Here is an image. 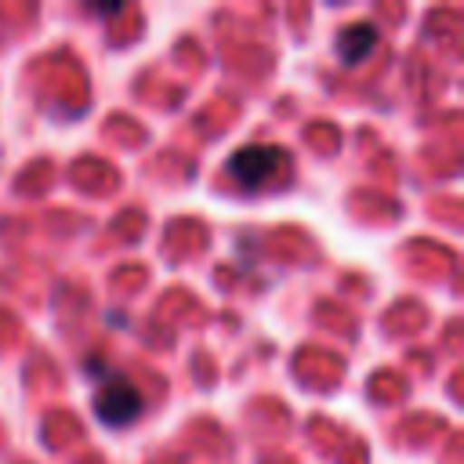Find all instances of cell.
I'll list each match as a JSON object with an SVG mask.
<instances>
[{
  "instance_id": "cell-1",
  "label": "cell",
  "mask_w": 464,
  "mask_h": 464,
  "mask_svg": "<svg viewBox=\"0 0 464 464\" xmlns=\"http://www.w3.org/2000/svg\"><path fill=\"white\" fill-rule=\"evenodd\" d=\"M283 163H286V152L276 145H243L228 160V174L243 188H261L283 170Z\"/></svg>"
},
{
  "instance_id": "cell-2",
  "label": "cell",
  "mask_w": 464,
  "mask_h": 464,
  "mask_svg": "<svg viewBox=\"0 0 464 464\" xmlns=\"http://www.w3.org/2000/svg\"><path fill=\"white\" fill-rule=\"evenodd\" d=\"M94 413H98L102 424L123 428V424H130V420L141 413V392H138L130 381L112 377V381L94 395Z\"/></svg>"
},
{
  "instance_id": "cell-3",
  "label": "cell",
  "mask_w": 464,
  "mask_h": 464,
  "mask_svg": "<svg viewBox=\"0 0 464 464\" xmlns=\"http://www.w3.org/2000/svg\"><path fill=\"white\" fill-rule=\"evenodd\" d=\"M373 44H377V29H373L370 22H359V25L344 29V33L337 36V54H341V62L355 65V62H362V58L370 54Z\"/></svg>"
}]
</instances>
